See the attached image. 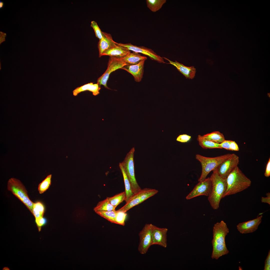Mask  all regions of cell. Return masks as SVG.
Returning <instances> with one entry per match:
<instances>
[{"label": "cell", "mask_w": 270, "mask_h": 270, "mask_svg": "<svg viewBox=\"0 0 270 270\" xmlns=\"http://www.w3.org/2000/svg\"><path fill=\"white\" fill-rule=\"evenodd\" d=\"M229 230L226 223L223 221L215 224L213 227V238L212 241L213 250L211 257L218 260L229 252L226 246L225 237Z\"/></svg>", "instance_id": "cell-1"}, {"label": "cell", "mask_w": 270, "mask_h": 270, "mask_svg": "<svg viewBox=\"0 0 270 270\" xmlns=\"http://www.w3.org/2000/svg\"><path fill=\"white\" fill-rule=\"evenodd\" d=\"M226 179L227 188L222 198L240 192L249 187L251 181L237 166Z\"/></svg>", "instance_id": "cell-2"}, {"label": "cell", "mask_w": 270, "mask_h": 270, "mask_svg": "<svg viewBox=\"0 0 270 270\" xmlns=\"http://www.w3.org/2000/svg\"><path fill=\"white\" fill-rule=\"evenodd\" d=\"M212 186V192L208 200L213 209L217 210L227 188L226 179L221 178L216 172H213L210 177Z\"/></svg>", "instance_id": "cell-3"}, {"label": "cell", "mask_w": 270, "mask_h": 270, "mask_svg": "<svg viewBox=\"0 0 270 270\" xmlns=\"http://www.w3.org/2000/svg\"><path fill=\"white\" fill-rule=\"evenodd\" d=\"M232 154H228L214 157H208L197 154L196 159L200 163L202 171L198 182L205 179L209 173L216 168L223 162L229 158Z\"/></svg>", "instance_id": "cell-4"}, {"label": "cell", "mask_w": 270, "mask_h": 270, "mask_svg": "<svg viewBox=\"0 0 270 270\" xmlns=\"http://www.w3.org/2000/svg\"><path fill=\"white\" fill-rule=\"evenodd\" d=\"M7 189L21 201L29 209L33 207L34 203L29 198L24 186L19 180L14 178L8 181Z\"/></svg>", "instance_id": "cell-5"}, {"label": "cell", "mask_w": 270, "mask_h": 270, "mask_svg": "<svg viewBox=\"0 0 270 270\" xmlns=\"http://www.w3.org/2000/svg\"><path fill=\"white\" fill-rule=\"evenodd\" d=\"M134 148H132L121 163L130 181L133 192L135 194L142 189L138 184L135 177L134 160Z\"/></svg>", "instance_id": "cell-6"}, {"label": "cell", "mask_w": 270, "mask_h": 270, "mask_svg": "<svg viewBox=\"0 0 270 270\" xmlns=\"http://www.w3.org/2000/svg\"><path fill=\"white\" fill-rule=\"evenodd\" d=\"M127 66L126 63L121 59L115 57L110 56L108 67L105 72L97 80L99 86L103 85L106 88L110 89L107 85L109 76L112 72Z\"/></svg>", "instance_id": "cell-7"}, {"label": "cell", "mask_w": 270, "mask_h": 270, "mask_svg": "<svg viewBox=\"0 0 270 270\" xmlns=\"http://www.w3.org/2000/svg\"><path fill=\"white\" fill-rule=\"evenodd\" d=\"M239 158L236 154H232L228 158L221 163L212 170L216 172L222 178L226 179L239 163Z\"/></svg>", "instance_id": "cell-8"}, {"label": "cell", "mask_w": 270, "mask_h": 270, "mask_svg": "<svg viewBox=\"0 0 270 270\" xmlns=\"http://www.w3.org/2000/svg\"><path fill=\"white\" fill-rule=\"evenodd\" d=\"M152 225L151 224H146L139 234L140 240L138 250L141 254H146L150 247L152 245Z\"/></svg>", "instance_id": "cell-9"}, {"label": "cell", "mask_w": 270, "mask_h": 270, "mask_svg": "<svg viewBox=\"0 0 270 270\" xmlns=\"http://www.w3.org/2000/svg\"><path fill=\"white\" fill-rule=\"evenodd\" d=\"M212 186L210 178H206L199 182L192 191L186 196V200H189L200 196H209L212 192Z\"/></svg>", "instance_id": "cell-10"}, {"label": "cell", "mask_w": 270, "mask_h": 270, "mask_svg": "<svg viewBox=\"0 0 270 270\" xmlns=\"http://www.w3.org/2000/svg\"><path fill=\"white\" fill-rule=\"evenodd\" d=\"M118 45L127 48L130 50L140 53L148 56L152 60L156 61L160 63H165L163 58L157 54L152 49L144 46H138L130 43L124 44L116 42Z\"/></svg>", "instance_id": "cell-11"}, {"label": "cell", "mask_w": 270, "mask_h": 270, "mask_svg": "<svg viewBox=\"0 0 270 270\" xmlns=\"http://www.w3.org/2000/svg\"><path fill=\"white\" fill-rule=\"evenodd\" d=\"M168 230L166 228H159L152 224V245L156 244L166 248Z\"/></svg>", "instance_id": "cell-12"}, {"label": "cell", "mask_w": 270, "mask_h": 270, "mask_svg": "<svg viewBox=\"0 0 270 270\" xmlns=\"http://www.w3.org/2000/svg\"><path fill=\"white\" fill-rule=\"evenodd\" d=\"M262 216H258L256 218L239 223L237 226L238 231L242 234L252 233L256 230L260 224Z\"/></svg>", "instance_id": "cell-13"}, {"label": "cell", "mask_w": 270, "mask_h": 270, "mask_svg": "<svg viewBox=\"0 0 270 270\" xmlns=\"http://www.w3.org/2000/svg\"><path fill=\"white\" fill-rule=\"evenodd\" d=\"M146 60H143L135 65L126 66L121 69L124 70L133 76L135 81L140 82L142 78L144 72V64Z\"/></svg>", "instance_id": "cell-14"}, {"label": "cell", "mask_w": 270, "mask_h": 270, "mask_svg": "<svg viewBox=\"0 0 270 270\" xmlns=\"http://www.w3.org/2000/svg\"><path fill=\"white\" fill-rule=\"evenodd\" d=\"M116 45V42L113 40L110 34L103 32V37L99 40L98 44L99 57L102 56L105 51L115 47Z\"/></svg>", "instance_id": "cell-15"}, {"label": "cell", "mask_w": 270, "mask_h": 270, "mask_svg": "<svg viewBox=\"0 0 270 270\" xmlns=\"http://www.w3.org/2000/svg\"><path fill=\"white\" fill-rule=\"evenodd\" d=\"M163 58L168 60L171 64L175 66L177 70L184 76L186 78H193L194 77L196 72V69L194 66L188 67L176 61H172L166 57Z\"/></svg>", "instance_id": "cell-16"}, {"label": "cell", "mask_w": 270, "mask_h": 270, "mask_svg": "<svg viewBox=\"0 0 270 270\" xmlns=\"http://www.w3.org/2000/svg\"><path fill=\"white\" fill-rule=\"evenodd\" d=\"M130 52V51L127 48L117 44L115 47L105 51L102 56H108L121 59Z\"/></svg>", "instance_id": "cell-17"}, {"label": "cell", "mask_w": 270, "mask_h": 270, "mask_svg": "<svg viewBox=\"0 0 270 270\" xmlns=\"http://www.w3.org/2000/svg\"><path fill=\"white\" fill-rule=\"evenodd\" d=\"M121 59L126 63L127 66H129L136 64L143 60H146L147 58L142 56L138 53L133 52Z\"/></svg>", "instance_id": "cell-18"}, {"label": "cell", "mask_w": 270, "mask_h": 270, "mask_svg": "<svg viewBox=\"0 0 270 270\" xmlns=\"http://www.w3.org/2000/svg\"><path fill=\"white\" fill-rule=\"evenodd\" d=\"M119 166L122 173L124 182L125 188L126 198L125 201L127 203L134 195L128 177L122 165L120 163Z\"/></svg>", "instance_id": "cell-19"}, {"label": "cell", "mask_w": 270, "mask_h": 270, "mask_svg": "<svg viewBox=\"0 0 270 270\" xmlns=\"http://www.w3.org/2000/svg\"><path fill=\"white\" fill-rule=\"evenodd\" d=\"M197 139L200 146L203 148H222L220 144L206 139L200 135H198Z\"/></svg>", "instance_id": "cell-20"}, {"label": "cell", "mask_w": 270, "mask_h": 270, "mask_svg": "<svg viewBox=\"0 0 270 270\" xmlns=\"http://www.w3.org/2000/svg\"><path fill=\"white\" fill-rule=\"evenodd\" d=\"M142 202L138 192L134 194L124 206L118 210L126 212L131 208Z\"/></svg>", "instance_id": "cell-21"}, {"label": "cell", "mask_w": 270, "mask_h": 270, "mask_svg": "<svg viewBox=\"0 0 270 270\" xmlns=\"http://www.w3.org/2000/svg\"><path fill=\"white\" fill-rule=\"evenodd\" d=\"M116 208L111 204L107 197L104 200L99 202L94 209L95 211H110L115 210Z\"/></svg>", "instance_id": "cell-22"}, {"label": "cell", "mask_w": 270, "mask_h": 270, "mask_svg": "<svg viewBox=\"0 0 270 270\" xmlns=\"http://www.w3.org/2000/svg\"><path fill=\"white\" fill-rule=\"evenodd\" d=\"M202 136L206 139L218 144L222 143L225 140L224 135L218 131H214L204 135Z\"/></svg>", "instance_id": "cell-23"}, {"label": "cell", "mask_w": 270, "mask_h": 270, "mask_svg": "<svg viewBox=\"0 0 270 270\" xmlns=\"http://www.w3.org/2000/svg\"><path fill=\"white\" fill-rule=\"evenodd\" d=\"M166 2V0H146L147 7L153 12H155L159 10Z\"/></svg>", "instance_id": "cell-24"}, {"label": "cell", "mask_w": 270, "mask_h": 270, "mask_svg": "<svg viewBox=\"0 0 270 270\" xmlns=\"http://www.w3.org/2000/svg\"><path fill=\"white\" fill-rule=\"evenodd\" d=\"M98 214L103 217L112 223L116 224V210L110 211H98L95 212Z\"/></svg>", "instance_id": "cell-25"}, {"label": "cell", "mask_w": 270, "mask_h": 270, "mask_svg": "<svg viewBox=\"0 0 270 270\" xmlns=\"http://www.w3.org/2000/svg\"><path fill=\"white\" fill-rule=\"evenodd\" d=\"M158 190L149 188H145L142 189L139 192V196L142 202L157 194Z\"/></svg>", "instance_id": "cell-26"}, {"label": "cell", "mask_w": 270, "mask_h": 270, "mask_svg": "<svg viewBox=\"0 0 270 270\" xmlns=\"http://www.w3.org/2000/svg\"><path fill=\"white\" fill-rule=\"evenodd\" d=\"M125 191L116 194L113 196L108 197L110 203L116 208L120 204L125 200Z\"/></svg>", "instance_id": "cell-27"}, {"label": "cell", "mask_w": 270, "mask_h": 270, "mask_svg": "<svg viewBox=\"0 0 270 270\" xmlns=\"http://www.w3.org/2000/svg\"><path fill=\"white\" fill-rule=\"evenodd\" d=\"M52 177V174L48 175L39 184L38 190L40 194L43 193L49 188L51 184Z\"/></svg>", "instance_id": "cell-28"}, {"label": "cell", "mask_w": 270, "mask_h": 270, "mask_svg": "<svg viewBox=\"0 0 270 270\" xmlns=\"http://www.w3.org/2000/svg\"><path fill=\"white\" fill-rule=\"evenodd\" d=\"M44 212V208L42 203L38 202L34 203L32 214L35 218L43 217Z\"/></svg>", "instance_id": "cell-29"}, {"label": "cell", "mask_w": 270, "mask_h": 270, "mask_svg": "<svg viewBox=\"0 0 270 270\" xmlns=\"http://www.w3.org/2000/svg\"><path fill=\"white\" fill-rule=\"evenodd\" d=\"M126 216V212L118 210H116V224L124 226Z\"/></svg>", "instance_id": "cell-30"}, {"label": "cell", "mask_w": 270, "mask_h": 270, "mask_svg": "<svg viewBox=\"0 0 270 270\" xmlns=\"http://www.w3.org/2000/svg\"><path fill=\"white\" fill-rule=\"evenodd\" d=\"M90 26L94 30L96 37L99 40H101L103 37V32L101 30L96 22L94 21H92Z\"/></svg>", "instance_id": "cell-31"}, {"label": "cell", "mask_w": 270, "mask_h": 270, "mask_svg": "<svg viewBox=\"0 0 270 270\" xmlns=\"http://www.w3.org/2000/svg\"><path fill=\"white\" fill-rule=\"evenodd\" d=\"M92 83V82L88 83L80 87H77L73 91V95L74 96H76L78 94L81 92L86 90H88L90 86Z\"/></svg>", "instance_id": "cell-32"}, {"label": "cell", "mask_w": 270, "mask_h": 270, "mask_svg": "<svg viewBox=\"0 0 270 270\" xmlns=\"http://www.w3.org/2000/svg\"><path fill=\"white\" fill-rule=\"evenodd\" d=\"M100 88L98 83L94 84L93 83L90 87L88 91L92 92L94 96H96L100 93Z\"/></svg>", "instance_id": "cell-33"}, {"label": "cell", "mask_w": 270, "mask_h": 270, "mask_svg": "<svg viewBox=\"0 0 270 270\" xmlns=\"http://www.w3.org/2000/svg\"><path fill=\"white\" fill-rule=\"evenodd\" d=\"M35 222L39 231L41 230L42 227L45 225L47 222L46 219L40 217L35 218Z\"/></svg>", "instance_id": "cell-34"}, {"label": "cell", "mask_w": 270, "mask_h": 270, "mask_svg": "<svg viewBox=\"0 0 270 270\" xmlns=\"http://www.w3.org/2000/svg\"><path fill=\"white\" fill-rule=\"evenodd\" d=\"M191 138V136L187 134H180L177 138L176 140L177 141L184 143L188 142Z\"/></svg>", "instance_id": "cell-35"}, {"label": "cell", "mask_w": 270, "mask_h": 270, "mask_svg": "<svg viewBox=\"0 0 270 270\" xmlns=\"http://www.w3.org/2000/svg\"><path fill=\"white\" fill-rule=\"evenodd\" d=\"M230 140H225L222 143L220 144L222 148H224L228 150H230Z\"/></svg>", "instance_id": "cell-36"}, {"label": "cell", "mask_w": 270, "mask_h": 270, "mask_svg": "<svg viewBox=\"0 0 270 270\" xmlns=\"http://www.w3.org/2000/svg\"><path fill=\"white\" fill-rule=\"evenodd\" d=\"M264 270H270V251L268 252V255L265 262Z\"/></svg>", "instance_id": "cell-37"}, {"label": "cell", "mask_w": 270, "mask_h": 270, "mask_svg": "<svg viewBox=\"0 0 270 270\" xmlns=\"http://www.w3.org/2000/svg\"><path fill=\"white\" fill-rule=\"evenodd\" d=\"M230 150L238 151L239 148L238 144L234 141L230 140Z\"/></svg>", "instance_id": "cell-38"}, {"label": "cell", "mask_w": 270, "mask_h": 270, "mask_svg": "<svg viewBox=\"0 0 270 270\" xmlns=\"http://www.w3.org/2000/svg\"><path fill=\"white\" fill-rule=\"evenodd\" d=\"M266 197H262L261 198V202H262L266 203L270 205V193L269 192L266 194Z\"/></svg>", "instance_id": "cell-39"}, {"label": "cell", "mask_w": 270, "mask_h": 270, "mask_svg": "<svg viewBox=\"0 0 270 270\" xmlns=\"http://www.w3.org/2000/svg\"><path fill=\"white\" fill-rule=\"evenodd\" d=\"M265 176L266 177H268L270 176V158H269L266 164V170L264 174Z\"/></svg>", "instance_id": "cell-40"}, {"label": "cell", "mask_w": 270, "mask_h": 270, "mask_svg": "<svg viewBox=\"0 0 270 270\" xmlns=\"http://www.w3.org/2000/svg\"><path fill=\"white\" fill-rule=\"evenodd\" d=\"M6 36V33L0 32V44L5 41V38Z\"/></svg>", "instance_id": "cell-41"}, {"label": "cell", "mask_w": 270, "mask_h": 270, "mask_svg": "<svg viewBox=\"0 0 270 270\" xmlns=\"http://www.w3.org/2000/svg\"><path fill=\"white\" fill-rule=\"evenodd\" d=\"M4 2L1 1L0 0V9H1L4 6Z\"/></svg>", "instance_id": "cell-42"}]
</instances>
